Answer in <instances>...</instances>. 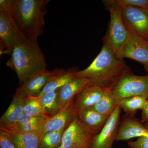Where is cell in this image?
<instances>
[{"mask_svg": "<svg viewBox=\"0 0 148 148\" xmlns=\"http://www.w3.org/2000/svg\"><path fill=\"white\" fill-rule=\"evenodd\" d=\"M148 99L145 96H133L118 100L117 104L127 115L133 116L138 110H143Z\"/></svg>", "mask_w": 148, "mask_h": 148, "instance_id": "obj_21", "label": "cell"}, {"mask_svg": "<svg viewBox=\"0 0 148 148\" xmlns=\"http://www.w3.org/2000/svg\"><path fill=\"white\" fill-rule=\"evenodd\" d=\"M48 79L42 90L37 97H40L48 92L56 90L64 86L72 80L75 78L77 71L70 70L66 71L64 69H56Z\"/></svg>", "mask_w": 148, "mask_h": 148, "instance_id": "obj_17", "label": "cell"}, {"mask_svg": "<svg viewBox=\"0 0 148 148\" xmlns=\"http://www.w3.org/2000/svg\"><path fill=\"white\" fill-rule=\"evenodd\" d=\"M106 90L98 86L88 85L73 100V106L77 114L83 109L94 106L103 96Z\"/></svg>", "mask_w": 148, "mask_h": 148, "instance_id": "obj_12", "label": "cell"}, {"mask_svg": "<svg viewBox=\"0 0 148 148\" xmlns=\"http://www.w3.org/2000/svg\"><path fill=\"white\" fill-rule=\"evenodd\" d=\"M90 83L84 78H75L59 88V101L61 111L72 103L75 96Z\"/></svg>", "mask_w": 148, "mask_h": 148, "instance_id": "obj_15", "label": "cell"}, {"mask_svg": "<svg viewBox=\"0 0 148 148\" xmlns=\"http://www.w3.org/2000/svg\"><path fill=\"white\" fill-rule=\"evenodd\" d=\"M53 71L47 70L33 76L27 81L19 85L15 93L22 98L37 96L44 87Z\"/></svg>", "mask_w": 148, "mask_h": 148, "instance_id": "obj_13", "label": "cell"}, {"mask_svg": "<svg viewBox=\"0 0 148 148\" xmlns=\"http://www.w3.org/2000/svg\"><path fill=\"white\" fill-rule=\"evenodd\" d=\"M144 67H145V69L147 73V75H148V64L146 66H144Z\"/></svg>", "mask_w": 148, "mask_h": 148, "instance_id": "obj_32", "label": "cell"}, {"mask_svg": "<svg viewBox=\"0 0 148 148\" xmlns=\"http://www.w3.org/2000/svg\"><path fill=\"white\" fill-rule=\"evenodd\" d=\"M116 101L136 96L148 98V75L137 76L129 71L111 89Z\"/></svg>", "mask_w": 148, "mask_h": 148, "instance_id": "obj_5", "label": "cell"}, {"mask_svg": "<svg viewBox=\"0 0 148 148\" xmlns=\"http://www.w3.org/2000/svg\"><path fill=\"white\" fill-rule=\"evenodd\" d=\"M132 116L126 117L119 125L116 140L122 141L135 138L148 137V130Z\"/></svg>", "mask_w": 148, "mask_h": 148, "instance_id": "obj_14", "label": "cell"}, {"mask_svg": "<svg viewBox=\"0 0 148 148\" xmlns=\"http://www.w3.org/2000/svg\"><path fill=\"white\" fill-rule=\"evenodd\" d=\"M65 130L46 133L41 138L39 148H57L61 145Z\"/></svg>", "mask_w": 148, "mask_h": 148, "instance_id": "obj_24", "label": "cell"}, {"mask_svg": "<svg viewBox=\"0 0 148 148\" xmlns=\"http://www.w3.org/2000/svg\"><path fill=\"white\" fill-rule=\"evenodd\" d=\"M130 69L123 59L103 44L100 53L87 68L75 73L76 78L90 81L89 84L112 89Z\"/></svg>", "mask_w": 148, "mask_h": 148, "instance_id": "obj_1", "label": "cell"}, {"mask_svg": "<svg viewBox=\"0 0 148 148\" xmlns=\"http://www.w3.org/2000/svg\"><path fill=\"white\" fill-rule=\"evenodd\" d=\"M73 101L58 114L47 119L34 133L41 138L48 132L66 129L77 116V113L74 108Z\"/></svg>", "mask_w": 148, "mask_h": 148, "instance_id": "obj_10", "label": "cell"}, {"mask_svg": "<svg viewBox=\"0 0 148 148\" xmlns=\"http://www.w3.org/2000/svg\"><path fill=\"white\" fill-rule=\"evenodd\" d=\"M121 6H131L148 9V0H114Z\"/></svg>", "mask_w": 148, "mask_h": 148, "instance_id": "obj_27", "label": "cell"}, {"mask_svg": "<svg viewBox=\"0 0 148 148\" xmlns=\"http://www.w3.org/2000/svg\"><path fill=\"white\" fill-rule=\"evenodd\" d=\"M24 98L15 93L8 108L0 119V127L9 128L24 114Z\"/></svg>", "mask_w": 148, "mask_h": 148, "instance_id": "obj_16", "label": "cell"}, {"mask_svg": "<svg viewBox=\"0 0 148 148\" xmlns=\"http://www.w3.org/2000/svg\"><path fill=\"white\" fill-rule=\"evenodd\" d=\"M0 148H16L10 136L2 130H0Z\"/></svg>", "mask_w": 148, "mask_h": 148, "instance_id": "obj_28", "label": "cell"}, {"mask_svg": "<svg viewBox=\"0 0 148 148\" xmlns=\"http://www.w3.org/2000/svg\"><path fill=\"white\" fill-rule=\"evenodd\" d=\"M108 6L110 14L108 31L103 38V44L121 58L123 47L127 41L130 33L125 28L121 16V6L114 0L103 1Z\"/></svg>", "mask_w": 148, "mask_h": 148, "instance_id": "obj_4", "label": "cell"}, {"mask_svg": "<svg viewBox=\"0 0 148 148\" xmlns=\"http://www.w3.org/2000/svg\"><path fill=\"white\" fill-rule=\"evenodd\" d=\"M77 116L83 124L95 134L103 129L109 117L99 114L91 108L82 110Z\"/></svg>", "mask_w": 148, "mask_h": 148, "instance_id": "obj_18", "label": "cell"}, {"mask_svg": "<svg viewBox=\"0 0 148 148\" xmlns=\"http://www.w3.org/2000/svg\"><path fill=\"white\" fill-rule=\"evenodd\" d=\"M117 106L111 89H106L101 99L91 108L104 116L109 117Z\"/></svg>", "mask_w": 148, "mask_h": 148, "instance_id": "obj_22", "label": "cell"}, {"mask_svg": "<svg viewBox=\"0 0 148 148\" xmlns=\"http://www.w3.org/2000/svg\"><path fill=\"white\" fill-rule=\"evenodd\" d=\"M121 6L122 19L128 32L148 40V9Z\"/></svg>", "mask_w": 148, "mask_h": 148, "instance_id": "obj_8", "label": "cell"}, {"mask_svg": "<svg viewBox=\"0 0 148 148\" xmlns=\"http://www.w3.org/2000/svg\"><path fill=\"white\" fill-rule=\"evenodd\" d=\"M6 65L16 73L19 85L47 70L45 56L37 40H29L15 47Z\"/></svg>", "mask_w": 148, "mask_h": 148, "instance_id": "obj_3", "label": "cell"}, {"mask_svg": "<svg viewBox=\"0 0 148 148\" xmlns=\"http://www.w3.org/2000/svg\"><path fill=\"white\" fill-rule=\"evenodd\" d=\"M121 58L135 60L144 66L147 65L148 40L130 33L129 38L122 49Z\"/></svg>", "mask_w": 148, "mask_h": 148, "instance_id": "obj_11", "label": "cell"}, {"mask_svg": "<svg viewBox=\"0 0 148 148\" xmlns=\"http://www.w3.org/2000/svg\"><path fill=\"white\" fill-rule=\"evenodd\" d=\"M142 123L148 130V99L145 107L142 110Z\"/></svg>", "mask_w": 148, "mask_h": 148, "instance_id": "obj_31", "label": "cell"}, {"mask_svg": "<svg viewBox=\"0 0 148 148\" xmlns=\"http://www.w3.org/2000/svg\"><path fill=\"white\" fill-rule=\"evenodd\" d=\"M11 138L16 148H39L41 137L34 132L25 133L0 127Z\"/></svg>", "mask_w": 148, "mask_h": 148, "instance_id": "obj_19", "label": "cell"}, {"mask_svg": "<svg viewBox=\"0 0 148 148\" xmlns=\"http://www.w3.org/2000/svg\"><path fill=\"white\" fill-rule=\"evenodd\" d=\"M15 0H1L0 11L11 14Z\"/></svg>", "mask_w": 148, "mask_h": 148, "instance_id": "obj_30", "label": "cell"}, {"mask_svg": "<svg viewBox=\"0 0 148 148\" xmlns=\"http://www.w3.org/2000/svg\"><path fill=\"white\" fill-rule=\"evenodd\" d=\"M48 117H47L32 116L24 113L21 119L18 120V121L16 123H15L13 126H12L10 128H7V129H10L13 128V127L18 126V125L44 121Z\"/></svg>", "mask_w": 148, "mask_h": 148, "instance_id": "obj_26", "label": "cell"}, {"mask_svg": "<svg viewBox=\"0 0 148 148\" xmlns=\"http://www.w3.org/2000/svg\"><path fill=\"white\" fill-rule=\"evenodd\" d=\"M24 113L34 116L49 118L36 96H29L24 99Z\"/></svg>", "mask_w": 148, "mask_h": 148, "instance_id": "obj_23", "label": "cell"}, {"mask_svg": "<svg viewBox=\"0 0 148 148\" xmlns=\"http://www.w3.org/2000/svg\"><path fill=\"white\" fill-rule=\"evenodd\" d=\"M49 0H15L12 15L28 40H38L45 27L46 6Z\"/></svg>", "mask_w": 148, "mask_h": 148, "instance_id": "obj_2", "label": "cell"}, {"mask_svg": "<svg viewBox=\"0 0 148 148\" xmlns=\"http://www.w3.org/2000/svg\"><path fill=\"white\" fill-rule=\"evenodd\" d=\"M121 111L117 106L103 129L94 135L89 148H112L113 144L116 140Z\"/></svg>", "mask_w": 148, "mask_h": 148, "instance_id": "obj_9", "label": "cell"}, {"mask_svg": "<svg viewBox=\"0 0 148 148\" xmlns=\"http://www.w3.org/2000/svg\"><path fill=\"white\" fill-rule=\"evenodd\" d=\"M45 121L37 122L31 123L18 125V126L9 130L18 131V132H25V133L34 132L39 128L40 126L42 124L43 122L44 121Z\"/></svg>", "mask_w": 148, "mask_h": 148, "instance_id": "obj_25", "label": "cell"}, {"mask_svg": "<svg viewBox=\"0 0 148 148\" xmlns=\"http://www.w3.org/2000/svg\"><path fill=\"white\" fill-rule=\"evenodd\" d=\"M57 148H62V146H61V145L59 146V147H58Z\"/></svg>", "mask_w": 148, "mask_h": 148, "instance_id": "obj_33", "label": "cell"}, {"mask_svg": "<svg viewBox=\"0 0 148 148\" xmlns=\"http://www.w3.org/2000/svg\"><path fill=\"white\" fill-rule=\"evenodd\" d=\"M95 135L77 116L65 130L61 145L62 148H89Z\"/></svg>", "mask_w": 148, "mask_h": 148, "instance_id": "obj_7", "label": "cell"}, {"mask_svg": "<svg viewBox=\"0 0 148 148\" xmlns=\"http://www.w3.org/2000/svg\"><path fill=\"white\" fill-rule=\"evenodd\" d=\"M59 92V88L38 97L43 108L49 118L55 115L61 111Z\"/></svg>", "mask_w": 148, "mask_h": 148, "instance_id": "obj_20", "label": "cell"}, {"mask_svg": "<svg viewBox=\"0 0 148 148\" xmlns=\"http://www.w3.org/2000/svg\"><path fill=\"white\" fill-rule=\"evenodd\" d=\"M28 41L16 26L11 14L0 11V41L4 48L2 53L11 55L15 47Z\"/></svg>", "mask_w": 148, "mask_h": 148, "instance_id": "obj_6", "label": "cell"}, {"mask_svg": "<svg viewBox=\"0 0 148 148\" xmlns=\"http://www.w3.org/2000/svg\"><path fill=\"white\" fill-rule=\"evenodd\" d=\"M130 148H148V137H141L135 141H130L128 143Z\"/></svg>", "mask_w": 148, "mask_h": 148, "instance_id": "obj_29", "label": "cell"}]
</instances>
